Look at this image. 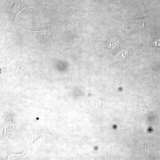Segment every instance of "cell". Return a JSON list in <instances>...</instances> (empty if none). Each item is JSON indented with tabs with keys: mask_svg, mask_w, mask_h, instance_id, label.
<instances>
[{
	"mask_svg": "<svg viewBox=\"0 0 160 160\" xmlns=\"http://www.w3.org/2000/svg\"><path fill=\"white\" fill-rule=\"evenodd\" d=\"M125 23L135 33H142L145 30V22L143 19H132L124 20Z\"/></svg>",
	"mask_w": 160,
	"mask_h": 160,
	"instance_id": "1",
	"label": "cell"
},
{
	"mask_svg": "<svg viewBox=\"0 0 160 160\" xmlns=\"http://www.w3.org/2000/svg\"><path fill=\"white\" fill-rule=\"evenodd\" d=\"M128 54V49L126 48L121 50L119 52L113 57L112 62L116 64L123 62L127 58Z\"/></svg>",
	"mask_w": 160,
	"mask_h": 160,
	"instance_id": "2",
	"label": "cell"
},
{
	"mask_svg": "<svg viewBox=\"0 0 160 160\" xmlns=\"http://www.w3.org/2000/svg\"><path fill=\"white\" fill-rule=\"evenodd\" d=\"M12 122L10 118L7 119L4 127V133L1 140L3 141L4 139L8 136V135L11 134L15 125Z\"/></svg>",
	"mask_w": 160,
	"mask_h": 160,
	"instance_id": "3",
	"label": "cell"
},
{
	"mask_svg": "<svg viewBox=\"0 0 160 160\" xmlns=\"http://www.w3.org/2000/svg\"><path fill=\"white\" fill-rule=\"evenodd\" d=\"M121 44V41L119 38L113 37L108 41L107 46L109 50H113L118 48Z\"/></svg>",
	"mask_w": 160,
	"mask_h": 160,
	"instance_id": "4",
	"label": "cell"
},
{
	"mask_svg": "<svg viewBox=\"0 0 160 160\" xmlns=\"http://www.w3.org/2000/svg\"><path fill=\"white\" fill-rule=\"evenodd\" d=\"M28 31L36 33L44 37L48 38L50 39V37L52 35V31L50 28L49 27L46 29L43 30H39V31H31L28 30Z\"/></svg>",
	"mask_w": 160,
	"mask_h": 160,
	"instance_id": "5",
	"label": "cell"
},
{
	"mask_svg": "<svg viewBox=\"0 0 160 160\" xmlns=\"http://www.w3.org/2000/svg\"><path fill=\"white\" fill-rule=\"evenodd\" d=\"M20 6L19 4L18 3L16 0H15V5L13 6L12 8L13 11L14 13V17L15 19L17 20V18L19 14L23 11L26 8L25 7L24 8L22 7V8L20 9Z\"/></svg>",
	"mask_w": 160,
	"mask_h": 160,
	"instance_id": "6",
	"label": "cell"
},
{
	"mask_svg": "<svg viewBox=\"0 0 160 160\" xmlns=\"http://www.w3.org/2000/svg\"><path fill=\"white\" fill-rule=\"evenodd\" d=\"M155 46L160 47V39L158 37H155V40L151 42Z\"/></svg>",
	"mask_w": 160,
	"mask_h": 160,
	"instance_id": "7",
	"label": "cell"
},
{
	"mask_svg": "<svg viewBox=\"0 0 160 160\" xmlns=\"http://www.w3.org/2000/svg\"><path fill=\"white\" fill-rule=\"evenodd\" d=\"M139 117L138 115V110L137 109H136V108H135L134 115L133 118H132L133 121L134 120H137Z\"/></svg>",
	"mask_w": 160,
	"mask_h": 160,
	"instance_id": "8",
	"label": "cell"
}]
</instances>
